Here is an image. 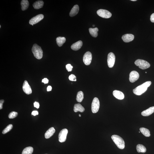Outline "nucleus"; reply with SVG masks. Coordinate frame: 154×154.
Listing matches in <instances>:
<instances>
[{"instance_id":"34","label":"nucleus","mask_w":154,"mask_h":154,"mask_svg":"<svg viewBox=\"0 0 154 154\" xmlns=\"http://www.w3.org/2000/svg\"><path fill=\"white\" fill-rule=\"evenodd\" d=\"M4 102V100H1L0 101V109H2L3 104Z\"/></svg>"},{"instance_id":"12","label":"nucleus","mask_w":154,"mask_h":154,"mask_svg":"<svg viewBox=\"0 0 154 154\" xmlns=\"http://www.w3.org/2000/svg\"><path fill=\"white\" fill-rule=\"evenodd\" d=\"M23 90L25 94L27 95H30L32 93V90L27 81H25L23 86Z\"/></svg>"},{"instance_id":"6","label":"nucleus","mask_w":154,"mask_h":154,"mask_svg":"<svg viewBox=\"0 0 154 154\" xmlns=\"http://www.w3.org/2000/svg\"><path fill=\"white\" fill-rule=\"evenodd\" d=\"M97 13L100 17L105 18H109L112 16V14L106 10L100 9L97 11Z\"/></svg>"},{"instance_id":"28","label":"nucleus","mask_w":154,"mask_h":154,"mask_svg":"<svg viewBox=\"0 0 154 154\" xmlns=\"http://www.w3.org/2000/svg\"><path fill=\"white\" fill-rule=\"evenodd\" d=\"M12 125L11 124L9 125H8L5 129L3 130L2 132V133L3 134H5L7 133L10 131L12 129Z\"/></svg>"},{"instance_id":"24","label":"nucleus","mask_w":154,"mask_h":154,"mask_svg":"<svg viewBox=\"0 0 154 154\" xmlns=\"http://www.w3.org/2000/svg\"><path fill=\"white\" fill-rule=\"evenodd\" d=\"M56 41L58 46L60 47L65 42L66 39L65 37H58L57 38Z\"/></svg>"},{"instance_id":"33","label":"nucleus","mask_w":154,"mask_h":154,"mask_svg":"<svg viewBox=\"0 0 154 154\" xmlns=\"http://www.w3.org/2000/svg\"><path fill=\"white\" fill-rule=\"evenodd\" d=\"M42 82L45 84H47L49 82V80L47 78H45L42 80Z\"/></svg>"},{"instance_id":"32","label":"nucleus","mask_w":154,"mask_h":154,"mask_svg":"<svg viewBox=\"0 0 154 154\" xmlns=\"http://www.w3.org/2000/svg\"><path fill=\"white\" fill-rule=\"evenodd\" d=\"M34 107L37 108V109H39V104L38 103L35 102L34 103Z\"/></svg>"},{"instance_id":"1","label":"nucleus","mask_w":154,"mask_h":154,"mask_svg":"<svg viewBox=\"0 0 154 154\" xmlns=\"http://www.w3.org/2000/svg\"><path fill=\"white\" fill-rule=\"evenodd\" d=\"M151 81L146 82L133 90V92L135 95H141L147 91L148 87L151 84Z\"/></svg>"},{"instance_id":"27","label":"nucleus","mask_w":154,"mask_h":154,"mask_svg":"<svg viewBox=\"0 0 154 154\" xmlns=\"http://www.w3.org/2000/svg\"><path fill=\"white\" fill-rule=\"evenodd\" d=\"M84 99V94L83 92L80 91L77 93L76 100L78 102L81 103L82 101Z\"/></svg>"},{"instance_id":"18","label":"nucleus","mask_w":154,"mask_h":154,"mask_svg":"<svg viewBox=\"0 0 154 154\" xmlns=\"http://www.w3.org/2000/svg\"><path fill=\"white\" fill-rule=\"evenodd\" d=\"M55 130L53 127H51L46 132L45 134V137L46 139H48L52 136L55 132Z\"/></svg>"},{"instance_id":"25","label":"nucleus","mask_w":154,"mask_h":154,"mask_svg":"<svg viewBox=\"0 0 154 154\" xmlns=\"http://www.w3.org/2000/svg\"><path fill=\"white\" fill-rule=\"evenodd\" d=\"M137 150L138 153H145L147 151L146 148L142 145L139 144L137 146Z\"/></svg>"},{"instance_id":"15","label":"nucleus","mask_w":154,"mask_h":154,"mask_svg":"<svg viewBox=\"0 0 154 154\" xmlns=\"http://www.w3.org/2000/svg\"><path fill=\"white\" fill-rule=\"evenodd\" d=\"M113 94L116 98L119 100L123 99L125 97L124 95L123 92L116 90L113 91Z\"/></svg>"},{"instance_id":"8","label":"nucleus","mask_w":154,"mask_h":154,"mask_svg":"<svg viewBox=\"0 0 154 154\" xmlns=\"http://www.w3.org/2000/svg\"><path fill=\"white\" fill-rule=\"evenodd\" d=\"M92 58L91 53L89 51L86 52L83 57V61L85 64L88 65L90 64Z\"/></svg>"},{"instance_id":"41","label":"nucleus","mask_w":154,"mask_h":154,"mask_svg":"<svg viewBox=\"0 0 154 154\" xmlns=\"http://www.w3.org/2000/svg\"><path fill=\"white\" fill-rule=\"evenodd\" d=\"M1 25H0V28H1Z\"/></svg>"},{"instance_id":"40","label":"nucleus","mask_w":154,"mask_h":154,"mask_svg":"<svg viewBox=\"0 0 154 154\" xmlns=\"http://www.w3.org/2000/svg\"><path fill=\"white\" fill-rule=\"evenodd\" d=\"M95 25H93V27H95Z\"/></svg>"},{"instance_id":"36","label":"nucleus","mask_w":154,"mask_h":154,"mask_svg":"<svg viewBox=\"0 0 154 154\" xmlns=\"http://www.w3.org/2000/svg\"><path fill=\"white\" fill-rule=\"evenodd\" d=\"M32 115L34 116H35L38 115V112L37 111H34L32 112Z\"/></svg>"},{"instance_id":"11","label":"nucleus","mask_w":154,"mask_h":154,"mask_svg":"<svg viewBox=\"0 0 154 154\" xmlns=\"http://www.w3.org/2000/svg\"><path fill=\"white\" fill-rule=\"evenodd\" d=\"M139 75L138 73L136 71H133L130 73L129 80L131 83H134L139 79Z\"/></svg>"},{"instance_id":"21","label":"nucleus","mask_w":154,"mask_h":154,"mask_svg":"<svg viewBox=\"0 0 154 154\" xmlns=\"http://www.w3.org/2000/svg\"><path fill=\"white\" fill-rule=\"evenodd\" d=\"M89 32L90 34L92 36L96 37L98 36V32L99 31V29L97 27L92 28H90L89 29Z\"/></svg>"},{"instance_id":"26","label":"nucleus","mask_w":154,"mask_h":154,"mask_svg":"<svg viewBox=\"0 0 154 154\" xmlns=\"http://www.w3.org/2000/svg\"><path fill=\"white\" fill-rule=\"evenodd\" d=\"M33 147H27L24 149L22 154H32L33 153Z\"/></svg>"},{"instance_id":"29","label":"nucleus","mask_w":154,"mask_h":154,"mask_svg":"<svg viewBox=\"0 0 154 154\" xmlns=\"http://www.w3.org/2000/svg\"><path fill=\"white\" fill-rule=\"evenodd\" d=\"M18 113L15 112H12L10 113L8 116V117L10 119H13L17 117Z\"/></svg>"},{"instance_id":"13","label":"nucleus","mask_w":154,"mask_h":154,"mask_svg":"<svg viewBox=\"0 0 154 154\" xmlns=\"http://www.w3.org/2000/svg\"><path fill=\"white\" fill-rule=\"evenodd\" d=\"M134 38V36L132 34H127L123 35L122 39L125 42L128 43L133 40Z\"/></svg>"},{"instance_id":"5","label":"nucleus","mask_w":154,"mask_h":154,"mask_svg":"<svg viewBox=\"0 0 154 154\" xmlns=\"http://www.w3.org/2000/svg\"><path fill=\"white\" fill-rule=\"evenodd\" d=\"M100 102L97 98L94 99L92 103L91 110L94 113H96L98 111L100 108Z\"/></svg>"},{"instance_id":"35","label":"nucleus","mask_w":154,"mask_h":154,"mask_svg":"<svg viewBox=\"0 0 154 154\" xmlns=\"http://www.w3.org/2000/svg\"><path fill=\"white\" fill-rule=\"evenodd\" d=\"M151 21L152 22L154 23V13L152 14L151 16Z\"/></svg>"},{"instance_id":"9","label":"nucleus","mask_w":154,"mask_h":154,"mask_svg":"<svg viewBox=\"0 0 154 154\" xmlns=\"http://www.w3.org/2000/svg\"><path fill=\"white\" fill-rule=\"evenodd\" d=\"M68 133V130L67 129L62 130L60 132L59 135V140L60 142L63 143L66 141Z\"/></svg>"},{"instance_id":"30","label":"nucleus","mask_w":154,"mask_h":154,"mask_svg":"<svg viewBox=\"0 0 154 154\" xmlns=\"http://www.w3.org/2000/svg\"><path fill=\"white\" fill-rule=\"evenodd\" d=\"M69 79L70 81H77L76 77L73 74H71L69 76Z\"/></svg>"},{"instance_id":"39","label":"nucleus","mask_w":154,"mask_h":154,"mask_svg":"<svg viewBox=\"0 0 154 154\" xmlns=\"http://www.w3.org/2000/svg\"><path fill=\"white\" fill-rule=\"evenodd\" d=\"M79 117H81V115L79 114Z\"/></svg>"},{"instance_id":"23","label":"nucleus","mask_w":154,"mask_h":154,"mask_svg":"<svg viewBox=\"0 0 154 154\" xmlns=\"http://www.w3.org/2000/svg\"><path fill=\"white\" fill-rule=\"evenodd\" d=\"M140 130L145 136L147 137L150 136V132L149 129L145 128H141L140 129Z\"/></svg>"},{"instance_id":"42","label":"nucleus","mask_w":154,"mask_h":154,"mask_svg":"<svg viewBox=\"0 0 154 154\" xmlns=\"http://www.w3.org/2000/svg\"><path fill=\"white\" fill-rule=\"evenodd\" d=\"M146 73H147V72H146Z\"/></svg>"},{"instance_id":"3","label":"nucleus","mask_w":154,"mask_h":154,"mask_svg":"<svg viewBox=\"0 0 154 154\" xmlns=\"http://www.w3.org/2000/svg\"><path fill=\"white\" fill-rule=\"evenodd\" d=\"M111 138L119 149H123L125 148V142L121 137L119 136L114 135L112 136Z\"/></svg>"},{"instance_id":"17","label":"nucleus","mask_w":154,"mask_h":154,"mask_svg":"<svg viewBox=\"0 0 154 154\" xmlns=\"http://www.w3.org/2000/svg\"><path fill=\"white\" fill-rule=\"evenodd\" d=\"M79 11V7L78 5H76L74 6L70 12V16L73 17L76 15L78 13Z\"/></svg>"},{"instance_id":"16","label":"nucleus","mask_w":154,"mask_h":154,"mask_svg":"<svg viewBox=\"0 0 154 154\" xmlns=\"http://www.w3.org/2000/svg\"><path fill=\"white\" fill-rule=\"evenodd\" d=\"M154 112V106L149 108L146 110L143 111L141 114L144 116H148Z\"/></svg>"},{"instance_id":"14","label":"nucleus","mask_w":154,"mask_h":154,"mask_svg":"<svg viewBox=\"0 0 154 154\" xmlns=\"http://www.w3.org/2000/svg\"><path fill=\"white\" fill-rule=\"evenodd\" d=\"M83 44L82 41H79L72 45L71 47V48L74 51L78 50L81 47Z\"/></svg>"},{"instance_id":"7","label":"nucleus","mask_w":154,"mask_h":154,"mask_svg":"<svg viewBox=\"0 0 154 154\" xmlns=\"http://www.w3.org/2000/svg\"><path fill=\"white\" fill-rule=\"evenodd\" d=\"M115 55L113 53H109L108 56V65L109 68H112L115 64Z\"/></svg>"},{"instance_id":"19","label":"nucleus","mask_w":154,"mask_h":154,"mask_svg":"<svg viewBox=\"0 0 154 154\" xmlns=\"http://www.w3.org/2000/svg\"><path fill=\"white\" fill-rule=\"evenodd\" d=\"M85 109L80 104H75L74 107V111L75 113L80 112L83 113L85 111Z\"/></svg>"},{"instance_id":"2","label":"nucleus","mask_w":154,"mask_h":154,"mask_svg":"<svg viewBox=\"0 0 154 154\" xmlns=\"http://www.w3.org/2000/svg\"><path fill=\"white\" fill-rule=\"evenodd\" d=\"M32 51L36 58L41 59L43 57V51L40 47L37 44H34L32 49Z\"/></svg>"},{"instance_id":"22","label":"nucleus","mask_w":154,"mask_h":154,"mask_svg":"<svg viewBox=\"0 0 154 154\" xmlns=\"http://www.w3.org/2000/svg\"><path fill=\"white\" fill-rule=\"evenodd\" d=\"M29 2L27 0H23L21 2L22 10L24 11L27 9L29 6Z\"/></svg>"},{"instance_id":"37","label":"nucleus","mask_w":154,"mask_h":154,"mask_svg":"<svg viewBox=\"0 0 154 154\" xmlns=\"http://www.w3.org/2000/svg\"><path fill=\"white\" fill-rule=\"evenodd\" d=\"M52 89V87L50 86H48L47 88V91H51Z\"/></svg>"},{"instance_id":"4","label":"nucleus","mask_w":154,"mask_h":154,"mask_svg":"<svg viewBox=\"0 0 154 154\" xmlns=\"http://www.w3.org/2000/svg\"><path fill=\"white\" fill-rule=\"evenodd\" d=\"M136 65L139 66L140 68L142 69H145L148 68L150 67V63L144 60L138 59L136 60L135 62Z\"/></svg>"},{"instance_id":"31","label":"nucleus","mask_w":154,"mask_h":154,"mask_svg":"<svg viewBox=\"0 0 154 154\" xmlns=\"http://www.w3.org/2000/svg\"><path fill=\"white\" fill-rule=\"evenodd\" d=\"M66 69L68 72H71L72 70L73 67L70 64H68L66 65Z\"/></svg>"},{"instance_id":"20","label":"nucleus","mask_w":154,"mask_h":154,"mask_svg":"<svg viewBox=\"0 0 154 154\" xmlns=\"http://www.w3.org/2000/svg\"><path fill=\"white\" fill-rule=\"evenodd\" d=\"M44 5V2L41 0L37 1L34 3L33 7L35 9H39L42 7Z\"/></svg>"},{"instance_id":"38","label":"nucleus","mask_w":154,"mask_h":154,"mask_svg":"<svg viewBox=\"0 0 154 154\" xmlns=\"http://www.w3.org/2000/svg\"><path fill=\"white\" fill-rule=\"evenodd\" d=\"M131 1H137V0H131Z\"/></svg>"},{"instance_id":"10","label":"nucleus","mask_w":154,"mask_h":154,"mask_svg":"<svg viewBox=\"0 0 154 154\" xmlns=\"http://www.w3.org/2000/svg\"><path fill=\"white\" fill-rule=\"evenodd\" d=\"M44 17L43 15L42 14L37 15L30 19L29 23L30 24L33 25L38 23L39 22L42 20Z\"/></svg>"}]
</instances>
